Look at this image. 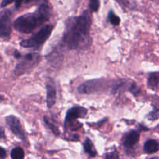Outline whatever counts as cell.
<instances>
[{
	"label": "cell",
	"instance_id": "1",
	"mask_svg": "<svg viewBox=\"0 0 159 159\" xmlns=\"http://www.w3.org/2000/svg\"><path fill=\"white\" fill-rule=\"evenodd\" d=\"M91 24V14L88 11H85L82 15L68 20L64 41L69 49H79L86 46L89 39Z\"/></svg>",
	"mask_w": 159,
	"mask_h": 159
},
{
	"label": "cell",
	"instance_id": "2",
	"mask_svg": "<svg viewBox=\"0 0 159 159\" xmlns=\"http://www.w3.org/2000/svg\"><path fill=\"white\" fill-rule=\"evenodd\" d=\"M51 15L50 8L46 3L40 4L37 11L33 13L20 16L15 20L13 26L17 31L29 34L34 30L48 21Z\"/></svg>",
	"mask_w": 159,
	"mask_h": 159
},
{
	"label": "cell",
	"instance_id": "3",
	"mask_svg": "<svg viewBox=\"0 0 159 159\" xmlns=\"http://www.w3.org/2000/svg\"><path fill=\"white\" fill-rule=\"evenodd\" d=\"M53 25H46L43 26L37 34H34L33 37H30L29 39L23 40L20 43V45L23 48H38L45 43L47 40L49 38L52 33Z\"/></svg>",
	"mask_w": 159,
	"mask_h": 159
},
{
	"label": "cell",
	"instance_id": "4",
	"mask_svg": "<svg viewBox=\"0 0 159 159\" xmlns=\"http://www.w3.org/2000/svg\"><path fill=\"white\" fill-rule=\"evenodd\" d=\"M104 85H105V82L100 79L90 80L81 85L79 87V92L83 94L98 93L100 90L103 89Z\"/></svg>",
	"mask_w": 159,
	"mask_h": 159
},
{
	"label": "cell",
	"instance_id": "5",
	"mask_svg": "<svg viewBox=\"0 0 159 159\" xmlns=\"http://www.w3.org/2000/svg\"><path fill=\"white\" fill-rule=\"evenodd\" d=\"M6 120L8 126H9V128H10V130H12V133H13L17 138L21 139L22 141H24V142H26V135H25L24 130H23L21 124H20V120L17 117H16L15 116L10 115V116H7V117L6 118Z\"/></svg>",
	"mask_w": 159,
	"mask_h": 159
},
{
	"label": "cell",
	"instance_id": "6",
	"mask_svg": "<svg viewBox=\"0 0 159 159\" xmlns=\"http://www.w3.org/2000/svg\"><path fill=\"white\" fill-rule=\"evenodd\" d=\"M12 32L11 12L6 10L0 16V37L6 38L10 36Z\"/></svg>",
	"mask_w": 159,
	"mask_h": 159
},
{
	"label": "cell",
	"instance_id": "7",
	"mask_svg": "<svg viewBox=\"0 0 159 159\" xmlns=\"http://www.w3.org/2000/svg\"><path fill=\"white\" fill-rule=\"evenodd\" d=\"M24 60L18 64L15 69V73L17 75L25 73L26 70L29 69L32 65L37 61L39 58V54L37 53H29L24 57Z\"/></svg>",
	"mask_w": 159,
	"mask_h": 159
},
{
	"label": "cell",
	"instance_id": "8",
	"mask_svg": "<svg viewBox=\"0 0 159 159\" xmlns=\"http://www.w3.org/2000/svg\"><path fill=\"white\" fill-rule=\"evenodd\" d=\"M87 113V110L82 107H74L68 110L65 116V124H71L79 118H83Z\"/></svg>",
	"mask_w": 159,
	"mask_h": 159
},
{
	"label": "cell",
	"instance_id": "9",
	"mask_svg": "<svg viewBox=\"0 0 159 159\" xmlns=\"http://www.w3.org/2000/svg\"><path fill=\"white\" fill-rule=\"evenodd\" d=\"M47 103L48 108H51L56 102V86L54 81L50 79L47 83Z\"/></svg>",
	"mask_w": 159,
	"mask_h": 159
},
{
	"label": "cell",
	"instance_id": "10",
	"mask_svg": "<svg viewBox=\"0 0 159 159\" xmlns=\"http://www.w3.org/2000/svg\"><path fill=\"white\" fill-rule=\"evenodd\" d=\"M139 138V132L137 131V130H131V131H130L128 134L125 135L124 141H123V144H124L125 148H130L133 147L134 144H136L138 142Z\"/></svg>",
	"mask_w": 159,
	"mask_h": 159
},
{
	"label": "cell",
	"instance_id": "11",
	"mask_svg": "<svg viewBox=\"0 0 159 159\" xmlns=\"http://www.w3.org/2000/svg\"><path fill=\"white\" fill-rule=\"evenodd\" d=\"M144 152L147 154H153L158 151V144L155 140H148L145 142L144 146Z\"/></svg>",
	"mask_w": 159,
	"mask_h": 159
},
{
	"label": "cell",
	"instance_id": "12",
	"mask_svg": "<svg viewBox=\"0 0 159 159\" xmlns=\"http://www.w3.org/2000/svg\"><path fill=\"white\" fill-rule=\"evenodd\" d=\"M84 150H85V153L88 154L90 157H95L96 155V150L95 148L94 145L90 141L89 138H86L84 142Z\"/></svg>",
	"mask_w": 159,
	"mask_h": 159
},
{
	"label": "cell",
	"instance_id": "13",
	"mask_svg": "<svg viewBox=\"0 0 159 159\" xmlns=\"http://www.w3.org/2000/svg\"><path fill=\"white\" fill-rule=\"evenodd\" d=\"M159 82V75L156 73H152L149 75L148 79V86L151 89L155 90L158 86Z\"/></svg>",
	"mask_w": 159,
	"mask_h": 159
},
{
	"label": "cell",
	"instance_id": "14",
	"mask_svg": "<svg viewBox=\"0 0 159 159\" xmlns=\"http://www.w3.org/2000/svg\"><path fill=\"white\" fill-rule=\"evenodd\" d=\"M11 158L12 159H22L24 158V152L21 148H15L11 152Z\"/></svg>",
	"mask_w": 159,
	"mask_h": 159
},
{
	"label": "cell",
	"instance_id": "15",
	"mask_svg": "<svg viewBox=\"0 0 159 159\" xmlns=\"http://www.w3.org/2000/svg\"><path fill=\"white\" fill-rule=\"evenodd\" d=\"M108 19L110 20V23L114 26H117L120 23V19L119 18L118 16H116L113 11H110L108 14Z\"/></svg>",
	"mask_w": 159,
	"mask_h": 159
},
{
	"label": "cell",
	"instance_id": "16",
	"mask_svg": "<svg viewBox=\"0 0 159 159\" xmlns=\"http://www.w3.org/2000/svg\"><path fill=\"white\" fill-rule=\"evenodd\" d=\"M44 122H45V124H46L47 125H48V127H49V128L51 129V130H52V131L54 132V133L56 135H58L59 134V130H58V129H57V127H56V126L54 125V124H53L52 123H51V121L49 119H48V118H47L46 116H45V117H44Z\"/></svg>",
	"mask_w": 159,
	"mask_h": 159
},
{
	"label": "cell",
	"instance_id": "17",
	"mask_svg": "<svg viewBox=\"0 0 159 159\" xmlns=\"http://www.w3.org/2000/svg\"><path fill=\"white\" fill-rule=\"evenodd\" d=\"M89 6L92 12H97L99 7V0H90Z\"/></svg>",
	"mask_w": 159,
	"mask_h": 159
},
{
	"label": "cell",
	"instance_id": "18",
	"mask_svg": "<svg viewBox=\"0 0 159 159\" xmlns=\"http://www.w3.org/2000/svg\"><path fill=\"white\" fill-rule=\"evenodd\" d=\"M129 90H130V92H131V93H133L134 96H138L140 93V89H138V87L134 83H133L132 85H130Z\"/></svg>",
	"mask_w": 159,
	"mask_h": 159
},
{
	"label": "cell",
	"instance_id": "19",
	"mask_svg": "<svg viewBox=\"0 0 159 159\" xmlns=\"http://www.w3.org/2000/svg\"><path fill=\"white\" fill-rule=\"evenodd\" d=\"M14 0H2L1 3V7H5V6H8L9 4L12 3Z\"/></svg>",
	"mask_w": 159,
	"mask_h": 159
},
{
	"label": "cell",
	"instance_id": "20",
	"mask_svg": "<svg viewBox=\"0 0 159 159\" xmlns=\"http://www.w3.org/2000/svg\"><path fill=\"white\" fill-rule=\"evenodd\" d=\"M118 155L116 153V152H112V153H110L109 155H107L106 156L107 158H118Z\"/></svg>",
	"mask_w": 159,
	"mask_h": 159
},
{
	"label": "cell",
	"instance_id": "21",
	"mask_svg": "<svg viewBox=\"0 0 159 159\" xmlns=\"http://www.w3.org/2000/svg\"><path fill=\"white\" fill-rule=\"evenodd\" d=\"M28 1H29V0H16V7L20 8L23 2H27Z\"/></svg>",
	"mask_w": 159,
	"mask_h": 159
},
{
	"label": "cell",
	"instance_id": "22",
	"mask_svg": "<svg viewBox=\"0 0 159 159\" xmlns=\"http://www.w3.org/2000/svg\"><path fill=\"white\" fill-rule=\"evenodd\" d=\"M6 156V152L3 148L0 147V158H3Z\"/></svg>",
	"mask_w": 159,
	"mask_h": 159
},
{
	"label": "cell",
	"instance_id": "23",
	"mask_svg": "<svg viewBox=\"0 0 159 159\" xmlns=\"http://www.w3.org/2000/svg\"><path fill=\"white\" fill-rule=\"evenodd\" d=\"M14 55H15V57H16V58H20V57H21V54H20L18 51H16L15 54H14Z\"/></svg>",
	"mask_w": 159,
	"mask_h": 159
},
{
	"label": "cell",
	"instance_id": "24",
	"mask_svg": "<svg viewBox=\"0 0 159 159\" xmlns=\"http://www.w3.org/2000/svg\"><path fill=\"white\" fill-rule=\"evenodd\" d=\"M0 138H4V130L0 129Z\"/></svg>",
	"mask_w": 159,
	"mask_h": 159
}]
</instances>
